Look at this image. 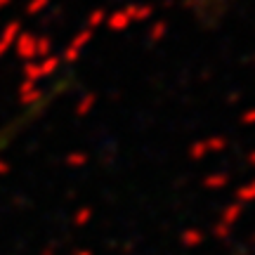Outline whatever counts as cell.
<instances>
[{
  "instance_id": "6da1fadb",
  "label": "cell",
  "mask_w": 255,
  "mask_h": 255,
  "mask_svg": "<svg viewBox=\"0 0 255 255\" xmlns=\"http://www.w3.org/2000/svg\"><path fill=\"white\" fill-rule=\"evenodd\" d=\"M218 2H227V0H218Z\"/></svg>"
}]
</instances>
